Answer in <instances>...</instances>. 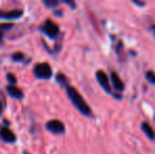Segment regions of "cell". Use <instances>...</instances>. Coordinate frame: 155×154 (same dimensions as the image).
I'll use <instances>...</instances> for the list:
<instances>
[{"label":"cell","mask_w":155,"mask_h":154,"mask_svg":"<svg viewBox=\"0 0 155 154\" xmlns=\"http://www.w3.org/2000/svg\"><path fill=\"white\" fill-rule=\"evenodd\" d=\"M0 139L6 144H15L17 142V136L8 127H0Z\"/></svg>","instance_id":"8992f818"},{"label":"cell","mask_w":155,"mask_h":154,"mask_svg":"<svg viewBox=\"0 0 155 154\" xmlns=\"http://www.w3.org/2000/svg\"><path fill=\"white\" fill-rule=\"evenodd\" d=\"M95 77H96V80L98 81V84H100L104 91L108 94L112 95L114 98L116 99H121L123 98V95L121 94H114L112 91V87H111V84H110V78L107 75V73L104 72V70H97L95 73Z\"/></svg>","instance_id":"3957f363"},{"label":"cell","mask_w":155,"mask_h":154,"mask_svg":"<svg viewBox=\"0 0 155 154\" xmlns=\"http://www.w3.org/2000/svg\"><path fill=\"white\" fill-rule=\"evenodd\" d=\"M23 154H30V153L28 151H23Z\"/></svg>","instance_id":"603a6c76"},{"label":"cell","mask_w":155,"mask_h":154,"mask_svg":"<svg viewBox=\"0 0 155 154\" xmlns=\"http://www.w3.org/2000/svg\"><path fill=\"white\" fill-rule=\"evenodd\" d=\"M3 36H4V32L0 29V44L3 43Z\"/></svg>","instance_id":"ffe728a7"},{"label":"cell","mask_w":155,"mask_h":154,"mask_svg":"<svg viewBox=\"0 0 155 154\" xmlns=\"http://www.w3.org/2000/svg\"><path fill=\"white\" fill-rule=\"evenodd\" d=\"M140 129H141V131L146 134V136H147L149 139H151V140L155 139V132H154L153 128L151 127V125H150L149 123H147V121H143L141 125H140Z\"/></svg>","instance_id":"30bf717a"},{"label":"cell","mask_w":155,"mask_h":154,"mask_svg":"<svg viewBox=\"0 0 155 154\" xmlns=\"http://www.w3.org/2000/svg\"><path fill=\"white\" fill-rule=\"evenodd\" d=\"M60 2H62V3L70 5L72 10H75V8H76V2L75 1H70V0H62V1H60Z\"/></svg>","instance_id":"ac0fdd59"},{"label":"cell","mask_w":155,"mask_h":154,"mask_svg":"<svg viewBox=\"0 0 155 154\" xmlns=\"http://www.w3.org/2000/svg\"><path fill=\"white\" fill-rule=\"evenodd\" d=\"M146 79L149 81V84H155V72L152 70H149L146 72Z\"/></svg>","instance_id":"5bb4252c"},{"label":"cell","mask_w":155,"mask_h":154,"mask_svg":"<svg viewBox=\"0 0 155 154\" xmlns=\"http://www.w3.org/2000/svg\"><path fill=\"white\" fill-rule=\"evenodd\" d=\"M115 53L117 54V55L120 57V53L121 52H124V43H123V41H120V40H117V42L115 43Z\"/></svg>","instance_id":"9a60e30c"},{"label":"cell","mask_w":155,"mask_h":154,"mask_svg":"<svg viewBox=\"0 0 155 154\" xmlns=\"http://www.w3.org/2000/svg\"><path fill=\"white\" fill-rule=\"evenodd\" d=\"M39 31L50 39H57L60 35V28L52 19H45V22L39 27Z\"/></svg>","instance_id":"7a4b0ae2"},{"label":"cell","mask_w":155,"mask_h":154,"mask_svg":"<svg viewBox=\"0 0 155 154\" xmlns=\"http://www.w3.org/2000/svg\"><path fill=\"white\" fill-rule=\"evenodd\" d=\"M25 55L22 53V52H15L14 54L12 55V60L13 61H15V62H21V61H23L25 60Z\"/></svg>","instance_id":"7c38bea8"},{"label":"cell","mask_w":155,"mask_h":154,"mask_svg":"<svg viewBox=\"0 0 155 154\" xmlns=\"http://www.w3.org/2000/svg\"><path fill=\"white\" fill-rule=\"evenodd\" d=\"M25 11L21 8H14L11 11H0V19L3 20H15L23 16Z\"/></svg>","instance_id":"52a82bcc"},{"label":"cell","mask_w":155,"mask_h":154,"mask_svg":"<svg viewBox=\"0 0 155 154\" xmlns=\"http://www.w3.org/2000/svg\"><path fill=\"white\" fill-rule=\"evenodd\" d=\"M45 129L56 135H63L65 133V126L59 119H51L45 123Z\"/></svg>","instance_id":"5b68a950"},{"label":"cell","mask_w":155,"mask_h":154,"mask_svg":"<svg viewBox=\"0 0 155 154\" xmlns=\"http://www.w3.org/2000/svg\"><path fill=\"white\" fill-rule=\"evenodd\" d=\"M6 93L8 94V96L12 97L13 99L16 100H22L25 98V93L22 92L21 89H19L17 86H12V84H8L5 87Z\"/></svg>","instance_id":"9c48e42d"},{"label":"cell","mask_w":155,"mask_h":154,"mask_svg":"<svg viewBox=\"0 0 155 154\" xmlns=\"http://www.w3.org/2000/svg\"><path fill=\"white\" fill-rule=\"evenodd\" d=\"M13 28H14V25H13V23H1V25H0V29H1L4 33H5L6 31L12 30Z\"/></svg>","instance_id":"e0dca14e"},{"label":"cell","mask_w":155,"mask_h":154,"mask_svg":"<svg viewBox=\"0 0 155 154\" xmlns=\"http://www.w3.org/2000/svg\"><path fill=\"white\" fill-rule=\"evenodd\" d=\"M55 80L61 88L65 89L67 87L70 86V79L65 74H63L62 72H58L55 76Z\"/></svg>","instance_id":"8fae6325"},{"label":"cell","mask_w":155,"mask_h":154,"mask_svg":"<svg viewBox=\"0 0 155 154\" xmlns=\"http://www.w3.org/2000/svg\"><path fill=\"white\" fill-rule=\"evenodd\" d=\"M110 84H112L111 87L114 88V90L116 92H118V94H121L124 90V81L121 80V78L119 77L118 73L115 72V71H112L110 75Z\"/></svg>","instance_id":"ba28073f"},{"label":"cell","mask_w":155,"mask_h":154,"mask_svg":"<svg viewBox=\"0 0 155 154\" xmlns=\"http://www.w3.org/2000/svg\"><path fill=\"white\" fill-rule=\"evenodd\" d=\"M132 3L139 6V8H143V6H146V4H147L145 1H137V0H132Z\"/></svg>","instance_id":"d6986e66"},{"label":"cell","mask_w":155,"mask_h":154,"mask_svg":"<svg viewBox=\"0 0 155 154\" xmlns=\"http://www.w3.org/2000/svg\"><path fill=\"white\" fill-rule=\"evenodd\" d=\"M150 30H151L152 34H153V35H154V37H155V25H151V28H150Z\"/></svg>","instance_id":"7402d4cb"},{"label":"cell","mask_w":155,"mask_h":154,"mask_svg":"<svg viewBox=\"0 0 155 154\" xmlns=\"http://www.w3.org/2000/svg\"><path fill=\"white\" fill-rule=\"evenodd\" d=\"M33 74L36 79L49 80L53 76V70L49 62H38L34 66Z\"/></svg>","instance_id":"277c9868"},{"label":"cell","mask_w":155,"mask_h":154,"mask_svg":"<svg viewBox=\"0 0 155 154\" xmlns=\"http://www.w3.org/2000/svg\"><path fill=\"white\" fill-rule=\"evenodd\" d=\"M43 4L49 8H55L60 4L59 0H43Z\"/></svg>","instance_id":"4fadbf2b"},{"label":"cell","mask_w":155,"mask_h":154,"mask_svg":"<svg viewBox=\"0 0 155 154\" xmlns=\"http://www.w3.org/2000/svg\"><path fill=\"white\" fill-rule=\"evenodd\" d=\"M65 92H67L68 98L71 100L72 105L78 110L79 113H81L82 115L88 117V118H93L94 114L92 111V108L88 105L86 99L82 97V95L80 94L77 89L70 84L69 87L65 88Z\"/></svg>","instance_id":"6da1fadb"},{"label":"cell","mask_w":155,"mask_h":154,"mask_svg":"<svg viewBox=\"0 0 155 154\" xmlns=\"http://www.w3.org/2000/svg\"><path fill=\"white\" fill-rule=\"evenodd\" d=\"M6 80H8V84H12V86H15L17 84V77L13 73H8L6 74Z\"/></svg>","instance_id":"2e32d148"},{"label":"cell","mask_w":155,"mask_h":154,"mask_svg":"<svg viewBox=\"0 0 155 154\" xmlns=\"http://www.w3.org/2000/svg\"><path fill=\"white\" fill-rule=\"evenodd\" d=\"M2 112H3V103H2V101L0 100V115L2 114Z\"/></svg>","instance_id":"44dd1931"}]
</instances>
